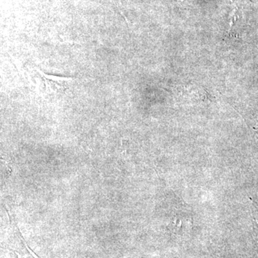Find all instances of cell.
I'll use <instances>...</instances> for the list:
<instances>
[{
    "label": "cell",
    "mask_w": 258,
    "mask_h": 258,
    "mask_svg": "<svg viewBox=\"0 0 258 258\" xmlns=\"http://www.w3.org/2000/svg\"><path fill=\"white\" fill-rule=\"evenodd\" d=\"M39 74L42 76L45 83L47 89L51 91H66L69 87L70 83L74 81L75 79L73 78L60 77V76H51L42 72L40 69H37Z\"/></svg>",
    "instance_id": "cell-1"
},
{
    "label": "cell",
    "mask_w": 258,
    "mask_h": 258,
    "mask_svg": "<svg viewBox=\"0 0 258 258\" xmlns=\"http://www.w3.org/2000/svg\"><path fill=\"white\" fill-rule=\"evenodd\" d=\"M236 9L232 10V13L230 15V28H229V32H230L231 29L232 28V25L235 24V22L237 21V16L236 15Z\"/></svg>",
    "instance_id": "cell-2"
}]
</instances>
